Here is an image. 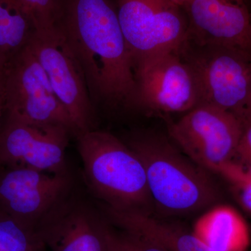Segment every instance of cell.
I'll use <instances>...</instances> for the list:
<instances>
[{
    "label": "cell",
    "mask_w": 251,
    "mask_h": 251,
    "mask_svg": "<svg viewBox=\"0 0 251 251\" xmlns=\"http://www.w3.org/2000/svg\"><path fill=\"white\" fill-rule=\"evenodd\" d=\"M171 1H173L175 4L177 5V6H180V7H181L183 9L184 5L187 3L188 0H171Z\"/></svg>",
    "instance_id": "23"
},
{
    "label": "cell",
    "mask_w": 251,
    "mask_h": 251,
    "mask_svg": "<svg viewBox=\"0 0 251 251\" xmlns=\"http://www.w3.org/2000/svg\"><path fill=\"white\" fill-rule=\"evenodd\" d=\"M105 218L71 192L46 214L36 229L52 251H107Z\"/></svg>",
    "instance_id": "12"
},
{
    "label": "cell",
    "mask_w": 251,
    "mask_h": 251,
    "mask_svg": "<svg viewBox=\"0 0 251 251\" xmlns=\"http://www.w3.org/2000/svg\"><path fill=\"white\" fill-rule=\"evenodd\" d=\"M56 27L85 75L99 108L135 109L133 59L111 0H58Z\"/></svg>",
    "instance_id": "1"
},
{
    "label": "cell",
    "mask_w": 251,
    "mask_h": 251,
    "mask_svg": "<svg viewBox=\"0 0 251 251\" xmlns=\"http://www.w3.org/2000/svg\"><path fill=\"white\" fill-rule=\"evenodd\" d=\"M244 110H248V111L251 112V96L250 99H249V102H248L247 108H246Z\"/></svg>",
    "instance_id": "24"
},
{
    "label": "cell",
    "mask_w": 251,
    "mask_h": 251,
    "mask_svg": "<svg viewBox=\"0 0 251 251\" xmlns=\"http://www.w3.org/2000/svg\"><path fill=\"white\" fill-rule=\"evenodd\" d=\"M125 142L141 160L153 206L162 214L189 215L219 202V191L206 171L166 138L136 133Z\"/></svg>",
    "instance_id": "2"
},
{
    "label": "cell",
    "mask_w": 251,
    "mask_h": 251,
    "mask_svg": "<svg viewBox=\"0 0 251 251\" xmlns=\"http://www.w3.org/2000/svg\"><path fill=\"white\" fill-rule=\"evenodd\" d=\"M249 38H250V43H251V25L250 27V31H249Z\"/></svg>",
    "instance_id": "25"
},
{
    "label": "cell",
    "mask_w": 251,
    "mask_h": 251,
    "mask_svg": "<svg viewBox=\"0 0 251 251\" xmlns=\"http://www.w3.org/2000/svg\"><path fill=\"white\" fill-rule=\"evenodd\" d=\"M29 46L72 119L75 137L97 129L98 112L91 100L85 75L58 28L53 25L38 29Z\"/></svg>",
    "instance_id": "7"
},
{
    "label": "cell",
    "mask_w": 251,
    "mask_h": 251,
    "mask_svg": "<svg viewBox=\"0 0 251 251\" xmlns=\"http://www.w3.org/2000/svg\"><path fill=\"white\" fill-rule=\"evenodd\" d=\"M44 247L36 232L0 211V251H42Z\"/></svg>",
    "instance_id": "17"
},
{
    "label": "cell",
    "mask_w": 251,
    "mask_h": 251,
    "mask_svg": "<svg viewBox=\"0 0 251 251\" xmlns=\"http://www.w3.org/2000/svg\"><path fill=\"white\" fill-rule=\"evenodd\" d=\"M243 0H188L184 9L188 38L202 44L237 46L251 50V14Z\"/></svg>",
    "instance_id": "13"
},
{
    "label": "cell",
    "mask_w": 251,
    "mask_h": 251,
    "mask_svg": "<svg viewBox=\"0 0 251 251\" xmlns=\"http://www.w3.org/2000/svg\"><path fill=\"white\" fill-rule=\"evenodd\" d=\"M104 216L115 227L146 238L168 251H214L194 233L151 214L118 211L104 206Z\"/></svg>",
    "instance_id": "14"
},
{
    "label": "cell",
    "mask_w": 251,
    "mask_h": 251,
    "mask_svg": "<svg viewBox=\"0 0 251 251\" xmlns=\"http://www.w3.org/2000/svg\"><path fill=\"white\" fill-rule=\"evenodd\" d=\"M168 132L185 156L204 171L219 174L233 161L242 124L232 112L201 104L171 124Z\"/></svg>",
    "instance_id": "5"
},
{
    "label": "cell",
    "mask_w": 251,
    "mask_h": 251,
    "mask_svg": "<svg viewBox=\"0 0 251 251\" xmlns=\"http://www.w3.org/2000/svg\"><path fill=\"white\" fill-rule=\"evenodd\" d=\"M104 229L107 251H168L139 234L115 227L105 218Z\"/></svg>",
    "instance_id": "18"
},
{
    "label": "cell",
    "mask_w": 251,
    "mask_h": 251,
    "mask_svg": "<svg viewBox=\"0 0 251 251\" xmlns=\"http://www.w3.org/2000/svg\"><path fill=\"white\" fill-rule=\"evenodd\" d=\"M135 109L158 113H186L200 104L197 82L178 51L157 52L133 63Z\"/></svg>",
    "instance_id": "9"
},
{
    "label": "cell",
    "mask_w": 251,
    "mask_h": 251,
    "mask_svg": "<svg viewBox=\"0 0 251 251\" xmlns=\"http://www.w3.org/2000/svg\"><path fill=\"white\" fill-rule=\"evenodd\" d=\"M72 190L71 173L0 165V211L34 232L41 220Z\"/></svg>",
    "instance_id": "10"
},
{
    "label": "cell",
    "mask_w": 251,
    "mask_h": 251,
    "mask_svg": "<svg viewBox=\"0 0 251 251\" xmlns=\"http://www.w3.org/2000/svg\"><path fill=\"white\" fill-rule=\"evenodd\" d=\"M72 135L64 126L5 118L0 132V165L67 174L66 151Z\"/></svg>",
    "instance_id": "11"
},
{
    "label": "cell",
    "mask_w": 251,
    "mask_h": 251,
    "mask_svg": "<svg viewBox=\"0 0 251 251\" xmlns=\"http://www.w3.org/2000/svg\"><path fill=\"white\" fill-rule=\"evenodd\" d=\"M3 74L5 118L25 123L64 126L75 137L72 119L54 93L29 42L5 64Z\"/></svg>",
    "instance_id": "6"
},
{
    "label": "cell",
    "mask_w": 251,
    "mask_h": 251,
    "mask_svg": "<svg viewBox=\"0 0 251 251\" xmlns=\"http://www.w3.org/2000/svg\"><path fill=\"white\" fill-rule=\"evenodd\" d=\"M4 68L0 67V132L4 125L6 117V100H5V92L4 85Z\"/></svg>",
    "instance_id": "22"
},
{
    "label": "cell",
    "mask_w": 251,
    "mask_h": 251,
    "mask_svg": "<svg viewBox=\"0 0 251 251\" xmlns=\"http://www.w3.org/2000/svg\"><path fill=\"white\" fill-rule=\"evenodd\" d=\"M177 51L196 78L199 105H211L236 116L247 108L251 96V50L202 44L188 38Z\"/></svg>",
    "instance_id": "4"
},
{
    "label": "cell",
    "mask_w": 251,
    "mask_h": 251,
    "mask_svg": "<svg viewBox=\"0 0 251 251\" xmlns=\"http://www.w3.org/2000/svg\"><path fill=\"white\" fill-rule=\"evenodd\" d=\"M219 175L226 178L237 190L241 202L251 214V177L234 162L221 170Z\"/></svg>",
    "instance_id": "19"
},
{
    "label": "cell",
    "mask_w": 251,
    "mask_h": 251,
    "mask_svg": "<svg viewBox=\"0 0 251 251\" xmlns=\"http://www.w3.org/2000/svg\"><path fill=\"white\" fill-rule=\"evenodd\" d=\"M75 138L86 184L94 197L115 210L151 214L145 168L127 144L99 128Z\"/></svg>",
    "instance_id": "3"
},
{
    "label": "cell",
    "mask_w": 251,
    "mask_h": 251,
    "mask_svg": "<svg viewBox=\"0 0 251 251\" xmlns=\"http://www.w3.org/2000/svg\"><path fill=\"white\" fill-rule=\"evenodd\" d=\"M237 117L242 124V135L232 162L251 177V112L244 110Z\"/></svg>",
    "instance_id": "20"
},
{
    "label": "cell",
    "mask_w": 251,
    "mask_h": 251,
    "mask_svg": "<svg viewBox=\"0 0 251 251\" xmlns=\"http://www.w3.org/2000/svg\"><path fill=\"white\" fill-rule=\"evenodd\" d=\"M35 19L37 29L55 23L58 0H20Z\"/></svg>",
    "instance_id": "21"
},
{
    "label": "cell",
    "mask_w": 251,
    "mask_h": 251,
    "mask_svg": "<svg viewBox=\"0 0 251 251\" xmlns=\"http://www.w3.org/2000/svg\"><path fill=\"white\" fill-rule=\"evenodd\" d=\"M36 30L35 19L20 0H0V67L24 49Z\"/></svg>",
    "instance_id": "15"
},
{
    "label": "cell",
    "mask_w": 251,
    "mask_h": 251,
    "mask_svg": "<svg viewBox=\"0 0 251 251\" xmlns=\"http://www.w3.org/2000/svg\"></svg>",
    "instance_id": "26"
},
{
    "label": "cell",
    "mask_w": 251,
    "mask_h": 251,
    "mask_svg": "<svg viewBox=\"0 0 251 251\" xmlns=\"http://www.w3.org/2000/svg\"><path fill=\"white\" fill-rule=\"evenodd\" d=\"M198 221L194 233L214 251H242L246 231L233 211L213 207Z\"/></svg>",
    "instance_id": "16"
},
{
    "label": "cell",
    "mask_w": 251,
    "mask_h": 251,
    "mask_svg": "<svg viewBox=\"0 0 251 251\" xmlns=\"http://www.w3.org/2000/svg\"><path fill=\"white\" fill-rule=\"evenodd\" d=\"M117 16L133 62L177 51L188 37L184 9L171 0H115Z\"/></svg>",
    "instance_id": "8"
}]
</instances>
